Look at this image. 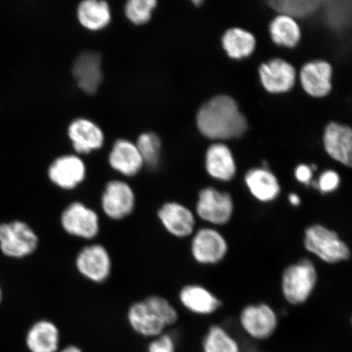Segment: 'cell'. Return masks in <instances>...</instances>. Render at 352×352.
<instances>
[{
	"mask_svg": "<svg viewBox=\"0 0 352 352\" xmlns=\"http://www.w3.org/2000/svg\"><path fill=\"white\" fill-rule=\"evenodd\" d=\"M197 123L201 133L212 140L239 138L248 130L236 101L223 95L215 96L200 109Z\"/></svg>",
	"mask_w": 352,
	"mask_h": 352,
	"instance_id": "1",
	"label": "cell"
},
{
	"mask_svg": "<svg viewBox=\"0 0 352 352\" xmlns=\"http://www.w3.org/2000/svg\"><path fill=\"white\" fill-rule=\"evenodd\" d=\"M179 314L166 298L152 296L134 302L127 311V321L140 336L156 338L177 322Z\"/></svg>",
	"mask_w": 352,
	"mask_h": 352,
	"instance_id": "2",
	"label": "cell"
},
{
	"mask_svg": "<svg viewBox=\"0 0 352 352\" xmlns=\"http://www.w3.org/2000/svg\"><path fill=\"white\" fill-rule=\"evenodd\" d=\"M303 246L308 253L331 265L351 258L349 245L336 230L324 224L314 223L305 228Z\"/></svg>",
	"mask_w": 352,
	"mask_h": 352,
	"instance_id": "3",
	"label": "cell"
},
{
	"mask_svg": "<svg viewBox=\"0 0 352 352\" xmlns=\"http://www.w3.org/2000/svg\"><path fill=\"white\" fill-rule=\"evenodd\" d=\"M318 283V272L310 258H302L286 267L281 275L280 289L290 305H305Z\"/></svg>",
	"mask_w": 352,
	"mask_h": 352,
	"instance_id": "4",
	"label": "cell"
},
{
	"mask_svg": "<svg viewBox=\"0 0 352 352\" xmlns=\"http://www.w3.org/2000/svg\"><path fill=\"white\" fill-rule=\"evenodd\" d=\"M235 204L230 192L214 187L202 188L198 193L195 215L211 227L226 226L234 214Z\"/></svg>",
	"mask_w": 352,
	"mask_h": 352,
	"instance_id": "5",
	"label": "cell"
},
{
	"mask_svg": "<svg viewBox=\"0 0 352 352\" xmlns=\"http://www.w3.org/2000/svg\"><path fill=\"white\" fill-rule=\"evenodd\" d=\"M38 242L36 232L23 221L0 223V250L7 257H28L38 249Z\"/></svg>",
	"mask_w": 352,
	"mask_h": 352,
	"instance_id": "6",
	"label": "cell"
},
{
	"mask_svg": "<svg viewBox=\"0 0 352 352\" xmlns=\"http://www.w3.org/2000/svg\"><path fill=\"white\" fill-rule=\"evenodd\" d=\"M230 245L226 237L214 227L199 228L192 236V257L201 265H217L226 258Z\"/></svg>",
	"mask_w": 352,
	"mask_h": 352,
	"instance_id": "7",
	"label": "cell"
},
{
	"mask_svg": "<svg viewBox=\"0 0 352 352\" xmlns=\"http://www.w3.org/2000/svg\"><path fill=\"white\" fill-rule=\"evenodd\" d=\"M278 316L274 307L265 302L246 305L239 315L241 329L254 340L270 338L278 327Z\"/></svg>",
	"mask_w": 352,
	"mask_h": 352,
	"instance_id": "8",
	"label": "cell"
},
{
	"mask_svg": "<svg viewBox=\"0 0 352 352\" xmlns=\"http://www.w3.org/2000/svg\"><path fill=\"white\" fill-rule=\"evenodd\" d=\"M60 224L69 235L91 240L100 232V218L94 209L81 201H74L60 215Z\"/></svg>",
	"mask_w": 352,
	"mask_h": 352,
	"instance_id": "9",
	"label": "cell"
},
{
	"mask_svg": "<svg viewBox=\"0 0 352 352\" xmlns=\"http://www.w3.org/2000/svg\"><path fill=\"white\" fill-rule=\"evenodd\" d=\"M76 265L83 277L100 284L107 281L111 274L112 259L104 245H88L77 254Z\"/></svg>",
	"mask_w": 352,
	"mask_h": 352,
	"instance_id": "10",
	"label": "cell"
},
{
	"mask_svg": "<svg viewBox=\"0 0 352 352\" xmlns=\"http://www.w3.org/2000/svg\"><path fill=\"white\" fill-rule=\"evenodd\" d=\"M100 205L104 214L110 219H125L135 210V195L133 188L122 180H111L104 187Z\"/></svg>",
	"mask_w": 352,
	"mask_h": 352,
	"instance_id": "11",
	"label": "cell"
},
{
	"mask_svg": "<svg viewBox=\"0 0 352 352\" xmlns=\"http://www.w3.org/2000/svg\"><path fill=\"white\" fill-rule=\"evenodd\" d=\"M157 218L165 230L177 239H187L196 231L195 213L179 202H165L157 211Z\"/></svg>",
	"mask_w": 352,
	"mask_h": 352,
	"instance_id": "12",
	"label": "cell"
},
{
	"mask_svg": "<svg viewBox=\"0 0 352 352\" xmlns=\"http://www.w3.org/2000/svg\"><path fill=\"white\" fill-rule=\"evenodd\" d=\"M48 178L56 187L73 190L86 178L87 168L80 157L69 154L57 157L47 170Z\"/></svg>",
	"mask_w": 352,
	"mask_h": 352,
	"instance_id": "13",
	"label": "cell"
},
{
	"mask_svg": "<svg viewBox=\"0 0 352 352\" xmlns=\"http://www.w3.org/2000/svg\"><path fill=\"white\" fill-rule=\"evenodd\" d=\"M179 302L187 311L197 316H210L223 307L221 299L208 288L198 284L183 286L179 293Z\"/></svg>",
	"mask_w": 352,
	"mask_h": 352,
	"instance_id": "14",
	"label": "cell"
},
{
	"mask_svg": "<svg viewBox=\"0 0 352 352\" xmlns=\"http://www.w3.org/2000/svg\"><path fill=\"white\" fill-rule=\"evenodd\" d=\"M72 73L82 91L95 94L103 79L100 54L95 52H82L74 61Z\"/></svg>",
	"mask_w": 352,
	"mask_h": 352,
	"instance_id": "15",
	"label": "cell"
},
{
	"mask_svg": "<svg viewBox=\"0 0 352 352\" xmlns=\"http://www.w3.org/2000/svg\"><path fill=\"white\" fill-rule=\"evenodd\" d=\"M68 136L78 153L88 154L103 146L104 135L100 127L87 118H77L68 127Z\"/></svg>",
	"mask_w": 352,
	"mask_h": 352,
	"instance_id": "16",
	"label": "cell"
},
{
	"mask_svg": "<svg viewBox=\"0 0 352 352\" xmlns=\"http://www.w3.org/2000/svg\"><path fill=\"white\" fill-rule=\"evenodd\" d=\"M109 164L117 173L127 177L138 175L144 166L136 144L126 139L114 142L109 154Z\"/></svg>",
	"mask_w": 352,
	"mask_h": 352,
	"instance_id": "17",
	"label": "cell"
},
{
	"mask_svg": "<svg viewBox=\"0 0 352 352\" xmlns=\"http://www.w3.org/2000/svg\"><path fill=\"white\" fill-rule=\"evenodd\" d=\"M259 74L264 87L272 94L288 91L294 85L296 72L293 66L281 59H275L263 64Z\"/></svg>",
	"mask_w": 352,
	"mask_h": 352,
	"instance_id": "18",
	"label": "cell"
},
{
	"mask_svg": "<svg viewBox=\"0 0 352 352\" xmlns=\"http://www.w3.org/2000/svg\"><path fill=\"white\" fill-rule=\"evenodd\" d=\"M324 144L329 155L334 160L351 166L352 134L349 126L329 123L324 131Z\"/></svg>",
	"mask_w": 352,
	"mask_h": 352,
	"instance_id": "19",
	"label": "cell"
},
{
	"mask_svg": "<svg viewBox=\"0 0 352 352\" xmlns=\"http://www.w3.org/2000/svg\"><path fill=\"white\" fill-rule=\"evenodd\" d=\"M245 183L250 195L261 204H272L280 195L278 179L267 168L250 170L245 175Z\"/></svg>",
	"mask_w": 352,
	"mask_h": 352,
	"instance_id": "20",
	"label": "cell"
},
{
	"mask_svg": "<svg viewBox=\"0 0 352 352\" xmlns=\"http://www.w3.org/2000/svg\"><path fill=\"white\" fill-rule=\"evenodd\" d=\"M25 343L30 352H59L60 330L51 320H38L28 330Z\"/></svg>",
	"mask_w": 352,
	"mask_h": 352,
	"instance_id": "21",
	"label": "cell"
},
{
	"mask_svg": "<svg viewBox=\"0 0 352 352\" xmlns=\"http://www.w3.org/2000/svg\"><path fill=\"white\" fill-rule=\"evenodd\" d=\"M331 65L325 61H315L303 66L301 82L307 94L315 98H323L331 91Z\"/></svg>",
	"mask_w": 352,
	"mask_h": 352,
	"instance_id": "22",
	"label": "cell"
},
{
	"mask_svg": "<svg viewBox=\"0 0 352 352\" xmlns=\"http://www.w3.org/2000/svg\"><path fill=\"white\" fill-rule=\"evenodd\" d=\"M206 169L214 179L228 182L234 178L236 166L230 149L226 145H211L206 156Z\"/></svg>",
	"mask_w": 352,
	"mask_h": 352,
	"instance_id": "23",
	"label": "cell"
},
{
	"mask_svg": "<svg viewBox=\"0 0 352 352\" xmlns=\"http://www.w3.org/2000/svg\"><path fill=\"white\" fill-rule=\"evenodd\" d=\"M77 16L79 23L91 32L107 28L112 19L109 4L98 0H85L79 3Z\"/></svg>",
	"mask_w": 352,
	"mask_h": 352,
	"instance_id": "24",
	"label": "cell"
},
{
	"mask_svg": "<svg viewBox=\"0 0 352 352\" xmlns=\"http://www.w3.org/2000/svg\"><path fill=\"white\" fill-rule=\"evenodd\" d=\"M204 352H242L236 338L222 325L213 324L202 340Z\"/></svg>",
	"mask_w": 352,
	"mask_h": 352,
	"instance_id": "25",
	"label": "cell"
},
{
	"mask_svg": "<svg viewBox=\"0 0 352 352\" xmlns=\"http://www.w3.org/2000/svg\"><path fill=\"white\" fill-rule=\"evenodd\" d=\"M222 43L228 55L235 59L250 56L255 47L254 35L239 28L227 30L223 35Z\"/></svg>",
	"mask_w": 352,
	"mask_h": 352,
	"instance_id": "26",
	"label": "cell"
},
{
	"mask_svg": "<svg viewBox=\"0 0 352 352\" xmlns=\"http://www.w3.org/2000/svg\"><path fill=\"white\" fill-rule=\"evenodd\" d=\"M272 41L277 45L287 47H296L301 37L300 28L292 17L280 15L270 25Z\"/></svg>",
	"mask_w": 352,
	"mask_h": 352,
	"instance_id": "27",
	"label": "cell"
},
{
	"mask_svg": "<svg viewBox=\"0 0 352 352\" xmlns=\"http://www.w3.org/2000/svg\"><path fill=\"white\" fill-rule=\"evenodd\" d=\"M322 3L320 0H272L268 2L274 10L292 19L310 15Z\"/></svg>",
	"mask_w": 352,
	"mask_h": 352,
	"instance_id": "28",
	"label": "cell"
},
{
	"mask_svg": "<svg viewBox=\"0 0 352 352\" xmlns=\"http://www.w3.org/2000/svg\"><path fill=\"white\" fill-rule=\"evenodd\" d=\"M144 165L155 169L160 164L162 144L160 138L153 132H144L140 135L136 143Z\"/></svg>",
	"mask_w": 352,
	"mask_h": 352,
	"instance_id": "29",
	"label": "cell"
},
{
	"mask_svg": "<svg viewBox=\"0 0 352 352\" xmlns=\"http://www.w3.org/2000/svg\"><path fill=\"white\" fill-rule=\"evenodd\" d=\"M157 4L155 0H130L124 8L126 19L136 25L146 24L151 21Z\"/></svg>",
	"mask_w": 352,
	"mask_h": 352,
	"instance_id": "30",
	"label": "cell"
},
{
	"mask_svg": "<svg viewBox=\"0 0 352 352\" xmlns=\"http://www.w3.org/2000/svg\"><path fill=\"white\" fill-rule=\"evenodd\" d=\"M327 4V19L331 28L341 30L351 19V1H329Z\"/></svg>",
	"mask_w": 352,
	"mask_h": 352,
	"instance_id": "31",
	"label": "cell"
},
{
	"mask_svg": "<svg viewBox=\"0 0 352 352\" xmlns=\"http://www.w3.org/2000/svg\"><path fill=\"white\" fill-rule=\"evenodd\" d=\"M311 184L323 195H329L336 192L340 188V176L336 171L327 170L320 175L318 182H311Z\"/></svg>",
	"mask_w": 352,
	"mask_h": 352,
	"instance_id": "32",
	"label": "cell"
},
{
	"mask_svg": "<svg viewBox=\"0 0 352 352\" xmlns=\"http://www.w3.org/2000/svg\"><path fill=\"white\" fill-rule=\"evenodd\" d=\"M175 338L165 333L153 338L147 349V352H175Z\"/></svg>",
	"mask_w": 352,
	"mask_h": 352,
	"instance_id": "33",
	"label": "cell"
},
{
	"mask_svg": "<svg viewBox=\"0 0 352 352\" xmlns=\"http://www.w3.org/2000/svg\"><path fill=\"white\" fill-rule=\"evenodd\" d=\"M312 174H314V170H312L311 166L305 164L299 165L296 169V173H294L298 182L303 184H307V186L311 184Z\"/></svg>",
	"mask_w": 352,
	"mask_h": 352,
	"instance_id": "34",
	"label": "cell"
},
{
	"mask_svg": "<svg viewBox=\"0 0 352 352\" xmlns=\"http://www.w3.org/2000/svg\"><path fill=\"white\" fill-rule=\"evenodd\" d=\"M289 204L293 206V208H298L302 204L301 197L297 195V193H289L288 196Z\"/></svg>",
	"mask_w": 352,
	"mask_h": 352,
	"instance_id": "35",
	"label": "cell"
},
{
	"mask_svg": "<svg viewBox=\"0 0 352 352\" xmlns=\"http://www.w3.org/2000/svg\"><path fill=\"white\" fill-rule=\"evenodd\" d=\"M59 352H83V351L76 345H69Z\"/></svg>",
	"mask_w": 352,
	"mask_h": 352,
	"instance_id": "36",
	"label": "cell"
},
{
	"mask_svg": "<svg viewBox=\"0 0 352 352\" xmlns=\"http://www.w3.org/2000/svg\"><path fill=\"white\" fill-rule=\"evenodd\" d=\"M192 2H193V3L197 4V6H199V4L202 3V1H201V0H196V1L195 0V1H192Z\"/></svg>",
	"mask_w": 352,
	"mask_h": 352,
	"instance_id": "37",
	"label": "cell"
},
{
	"mask_svg": "<svg viewBox=\"0 0 352 352\" xmlns=\"http://www.w3.org/2000/svg\"><path fill=\"white\" fill-rule=\"evenodd\" d=\"M2 300V289L1 287H0V302Z\"/></svg>",
	"mask_w": 352,
	"mask_h": 352,
	"instance_id": "38",
	"label": "cell"
}]
</instances>
